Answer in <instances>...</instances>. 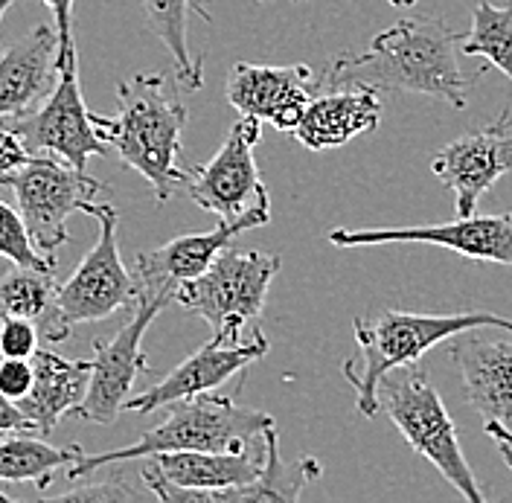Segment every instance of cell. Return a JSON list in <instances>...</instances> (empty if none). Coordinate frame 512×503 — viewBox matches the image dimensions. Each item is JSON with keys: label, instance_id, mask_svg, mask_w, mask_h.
I'll return each instance as SVG.
<instances>
[{"label": "cell", "instance_id": "obj_1", "mask_svg": "<svg viewBox=\"0 0 512 503\" xmlns=\"http://www.w3.org/2000/svg\"><path fill=\"white\" fill-rule=\"evenodd\" d=\"M457 32L443 18H402L379 32L367 53H341L323 67L320 88L370 85L466 108L469 79L457 62Z\"/></svg>", "mask_w": 512, "mask_h": 503}, {"label": "cell", "instance_id": "obj_2", "mask_svg": "<svg viewBox=\"0 0 512 503\" xmlns=\"http://www.w3.org/2000/svg\"><path fill=\"white\" fill-rule=\"evenodd\" d=\"M117 105L114 117L96 114V128L111 146V155L140 172L155 189L158 204H166L175 187L187 181L178 158L184 155L190 111L163 73H134L120 82Z\"/></svg>", "mask_w": 512, "mask_h": 503}, {"label": "cell", "instance_id": "obj_3", "mask_svg": "<svg viewBox=\"0 0 512 503\" xmlns=\"http://www.w3.org/2000/svg\"><path fill=\"white\" fill-rule=\"evenodd\" d=\"M274 428V416L256 408L239 405L233 396L198 393L190 399L172 402L169 416L140 434L126 448H114L105 454H79V460L67 469V480H82L102 466L149 460L166 451H242L265 440V431Z\"/></svg>", "mask_w": 512, "mask_h": 503}, {"label": "cell", "instance_id": "obj_4", "mask_svg": "<svg viewBox=\"0 0 512 503\" xmlns=\"http://www.w3.org/2000/svg\"><path fill=\"white\" fill-rule=\"evenodd\" d=\"M466 329H507L512 320L489 312H457V315H414V312H390L379 317H355L352 332L358 341V361H344V378L355 390V405L370 419L379 413V381L390 370L419 361L431 346L443 344L451 335Z\"/></svg>", "mask_w": 512, "mask_h": 503}, {"label": "cell", "instance_id": "obj_5", "mask_svg": "<svg viewBox=\"0 0 512 503\" xmlns=\"http://www.w3.org/2000/svg\"><path fill=\"white\" fill-rule=\"evenodd\" d=\"M379 408L393 419V425L416 454L434 463L466 501H486L472 466L463 457L457 428L422 364L411 361L405 367L390 370L379 381Z\"/></svg>", "mask_w": 512, "mask_h": 503}, {"label": "cell", "instance_id": "obj_6", "mask_svg": "<svg viewBox=\"0 0 512 503\" xmlns=\"http://www.w3.org/2000/svg\"><path fill=\"white\" fill-rule=\"evenodd\" d=\"M283 259L277 253L224 248L204 274L175 291V300L213 326V338L222 344H239L242 329L254 323L265 309L271 280Z\"/></svg>", "mask_w": 512, "mask_h": 503}, {"label": "cell", "instance_id": "obj_7", "mask_svg": "<svg viewBox=\"0 0 512 503\" xmlns=\"http://www.w3.org/2000/svg\"><path fill=\"white\" fill-rule=\"evenodd\" d=\"M18 198V213L27 224L32 245L56 262V251L70 242L67 219L105 192L102 181L64 163L56 155H30V160L6 181Z\"/></svg>", "mask_w": 512, "mask_h": 503}, {"label": "cell", "instance_id": "obj_8", "mask_svg": "<svg viewBox=\"0 0 512 503\" xmlns=\"http://www.w3.org/2000/svg\"><path fill=\"white\" fill-rule=\"evenodd\" d=\"M265 466V440L242 451H166L149 457L143 480L166 503H233Z\"/></svg>", "mask_w": 512, "mask_h": 503}, {"label": "cell", "instance_id": "obj_9", "mask_svg": "<svg viewBox=\"0 0 512 503\" xmlns=\"http://www.w3.org/2000/svg\"><path fill=\"white\" fill-rule=\"evenodd\" d=\"M6 123L30 155H56L82 172L91 158H114L96 128V114L82 99L76 64L59 70L53 91L38 108L21 117H6Z\"/></svg>", "mask_w": 512, "mask_h": 503}, {"label": "cell", "instance_id": "obj_10", "mask_svg": "<svg viewBox=\"0 0 512 503\" xmlns=\"http://www.w3.org/2000/svg\"><path fill=\"white\" fill-rule=\"evenodd\" d=\"M82 213L94 216L99 224L96 245L59 285V306L70 323H94L105 320L120 309L137 303L134 271H128L120 256V213L114 204L88 201Z\"/></svg>", "mask_w": 512, "mask_h": 503}, {"label": "cell", "instance_id": "obj_11", "mask_svg": "<svg viewBox=\"0 0 512 503\" xmlns=\"http://www.w3.org/2000/svg\"><path fill=\"white\" fill-rule=\"evenodd\" d=\"M259 137L262 123L256 117H242L230 128L222 149L187 175V192L201 210L216 213L224 221L239 219L251 210H271L268 189L254 160Z\"/></svg>", "mask_w": 512, "mask_h": 503}, {"label": "cell", "instance_id": "obj_12", "mask_svg": "<svg viewBox=\"0 0 512 503\" xmlns=\"http://www.w3.org/2000/svg\"><path fill=\"white\" fill-rule=\"evenodd\" d=\"M169 300L160 297H137L134 315L123 323L108 341H94V361H91V381L88 393L73 410L76 416L96 422V425H114L120 410L131 396L137 378L149 373L146 355H143V335L152 326V320Z\"/></svg>", "mask_w": 512, "mask_h": 503}, {"label": "cell", "instance_id": "obj_13", "mask_svg": "<svg viewBox=\"0 0 512 503\" xmlns=\"http://www.w3.org/2000/svg\"><path fill=\"white\" fill-rule=\"evenodd\" d=\"M335 248H367V245H405L425 242L460 253L478 262H498L512 268V213L501 216H460L446 224L422 227H379V230H332Z\"/></svg>", "mask_w": 512, "mask_h": 503}, {"label": "cell", "instance_id": "obj_14", "mask_svg": "<svg viewBox=\"0 0 512 503\" xmlns=\"http://www.w3.org/2000/svg\"><path fill=\"white\" fill-rule=\"evenodd\" d=\"M271 221V210H251L239 219L219 221L207 233H187L178 236L155 251H143L134 256V283L137 297H160L175 300V291L184 283L195 280L210 268V262L245 230H254Z\"/></svg>", "mask_w": 512, "mask_h": 503}, {"label": "cell", "instance_id": "obj_15", "mask_svg": "<svg viewBox=\"0 0 512 503\" xmlns=\"http://www.w3.org/2000/svg\"><path fill=\"white\" fill-rule=\"evenodd\" d=\"M512 169V128L504 111L492 126L451 140L431 160V172L454 195L457 216H472L480 195Z\"/></svg>", "mask_w": 512, "mask_h": 503}, {"label": "cell", "instance_id": "obj_16", "mask_svg": "<svg viewBox=\"0 0 512 503\" xmlns=\"http://www.w3.org/2000/svg\"><path fill=\"white\" fill-rule=\"evenodd\" d=\"M309 64L236 62L227 73V102L242 114L271 123L277 131H294L318 85Z\"/></svg>", "mask_w": 512, "mask_h": 503}, {"label": "cell", "instance_id": "obj_17", "mask_svg": "<svg viewBox=\"0 0 512 503\" xmlns=\"http://www.w3.org/2000/svg\"><path fill=\"white\" fill-rule=\"evenodd\" d=\"M265 352H268V338L259 329H254L251 341H239V344H222L213 338L210 344L192 352L187 361H181L169 376H163V381H158L155 387H146L140 396H128L123 410L152 413L198 393H213L224 381H230L236 373L259 361Z\"/></svg>", "mask_w": 512, "mask_h": 503}, {"label": "cell", "instance_id": "obj_18", "mask_svg": "<svg viewBox=\"0 0 512 503\" xmlns=\"http://www.w3.org/2000/svg\"><path fill=\"white\" fill-rule=\"evenodd\" d=\"M448 341L469 405L483 422H512V341L480 335L478 329L457 332Z\"/></svg>", "mask_w": 512, "mask_h": 503}, {"label": "cell", "instance_id": "obj_19", "mask_svg": "<svg viewBox=\"0 0 512 503\" xmlns=\"http://www.w3.org/2000/svg\"><path fill=\"white\" fill-rule=\"evenodd\" d=\"M379 123H382L379 91L370 85H347L312 96L291 134L306 149L323 152V149H338L361 134H373Z\"/></svg>", "mask_w": 512, "mask_h": 503}, {"label": "cell", "instance_id": "obj_20", "mask_svg": "<svg viewBox=\"0 0 512 503\" xmlns=\"http://www.w3.org/2000/svg\"><path fill=\"white\" fill-rule=\"evenodd\" d=\"M59 79L56 27H35L0 56V120L21 117L44 102Z\"/></svg>", "mask_w": 512, "mask_h": 503}, {"label": "cell", "instance_id": "obj_21", "mask_svg": "<svg viewBox=\"0 0 512 503\" xmlns=\"http://www.w3.org/2000/svg\"><path fill=\"white\" fill-rule=\"evenodd\" d=\"M32 387L24 399H18L27 413L35 434H53L64 413L79 408L88 393L91 381V361H67L50 349L32 352Z\"/></svg>", "mask_w": 512, "mask_h": 503}, {"label": "cell", "instance_id": "obj_22", "mask_svg": "<svg viewBox=\"0 0 512 503\" xmlns=\"http://www.w3.org/2000/svg\"><path fill=\"white\" fill-rule=\"evenodd\" d=\"M27 317L35 323L41 341L62 344L73 335V323L59 306L56 271H38L27 265H15L6 277H0V320Z\"/></svg>", "mask_w": 512, "mask_h": 503}, {"label": "cell", "instance_id": "obj_23", "mask_svg": "<svg viewBox=\"0 0 512 503\" xmlns=\"http://www.w3.org/2000/svg\"><path fill=\"white\" fill-rule=\"evenodd\" d=\"M149 30L163 41L175 62V79L184 91H201L204 85V53H192L190 15H198L201 21H213L207 0H140Z\"/></svg>", "mask_w": 512, "mask_h": 503}, {"label": "cell", "instance_id": "obj_24", "mask_svg": "<svg viewBox=\"0 0 512 503\" xmlns=\"http://www.w3.org/2000/svg\"><path fill=\"white\" fill-rule=\"evenodd\" d=\"M82 448L67 445L56 448L35 434H3L0 437V480L6 483H24L32 480L41 492L53 483V474L59 469H70L79 460Z\"/></svg>", "mask_w": 512, "mask_h": 503}, {"label": "cell", "instance_id": "obj_25", "mask_svg": "<svg viewBox=\"0 0 512 503\" xmlns=\"http://www.w3.org/2000/svg\"><path fill=\"white\" fill-rule=\"evenodd\" d=\"M320 474V463L315 457H300L294 463H286L280 457V440H277V425L265 431V466L251 486H245L236 501H277L294 503L300 498L303 486L309 480H315Z\"/></svg>", "mask_w": 512, "mask_h": 503}, {"label": "cell", "instance_id": "obj_26", "mask_svg": "<svg viewBox=\"0 0 512 503\" xmlns=\"http://www.w3.org/2000/svg\"><path fill=\"white\" fill-rule=\"evenodd\" d=\"M460 50L466 56H483L512 79V0L504 6L480 0L472 12V30L463 35Z\"/></svg>", "mask_w": 512, "mask_h": 503}, {"label": "cell", "instance_id": "obj_27", "mask_svg": "<svg viewBox=\"0 0 512 503\" xmlns=\"http://www.w3.org/2000/svg\"><path fill=\"white\" fill-rule=\"evenodd\" d=\"M0 256L9 259L12 265H27V268H38V271H56V262H50L44 253H38V248L32 245L21 213L12 210L3 201H0Z\"/></svg>", "mask_w": 512, "mask_h": 503}, {"label": "cell", "instance_id": "obj_28", "mask_svg": "<svg viewBox=\"0 0 512 503\" xmlns=\"http://www.w3.org/2000/svg\"><path fill=\"white\" fill-rule=\"evenodd\" d=\"M38 329L27 317H6L0 320V355L3 358H32L38 349Z\"/></svg>", "mask_w": 512, "mask_h": 503}, {"label": "cell", "instance_id": "obj_29", "mask_svg": "<svg viewBox=\"0 0 512 503\" xmlns=\"http://www.w3.org/2000/svg\"><path fill=\"white\" fill-rule=\"evenodd\" d=\"M56 15V35H59V70L76 64V41H73V3L76 0H44Z\"/></svg>", "mask_w": 512, "mask_h": 503}, {"label": "cell", "instance_id": "obj_30", "mask_svg": "<svg viewBox=\"0 0 512 503\" xmlns=\"http://www.w3.org/2000/svg\"><path fill=\"white\" fill-rule=\"evenodd\" d=\"M32 387L30 358H3L0 361V393L9 399H24Z\"/></svg>", "mask_w": 512, "mask_h": 503}, {"label": "cell", "instance_id": "obj_31", "mask_svg": "<svg viewBox=\"0 0 512 503\" xmlns=\"http://www.w3.org/2000/svg\"><path fill=\"white\" fill-rule=\"evenodd\" d=\"M27 160L30 152L24 149L21 137L9 128L6 120H0V184H6Z\"/></svg>", "mask_w": 512, "mask_h": 503}, {"label": "cell", "instance_id": "obj_32", "mask_svg": "<svg viewBox=\"0 0 512 503\" xmlns=\"http://www.w3.org/2000/svg\"><path fill=\"white\" fill-rule=\"evenodd\" d=\"M0 434H35V428L27 419V413L21 410V405L3 393H0Z\"/></svg>", "mask_w": 512, "mask_h": 503}, {"label": "cell", "instance_id": "obj_33", "mask_svg": "<svg viewBox=\"0 0 512 503\" xmlns=\"http://www.w3.org/2000/svg\"><path fill=\"white\" fill-rule=\"evenodd\" d=\"M79 498H88V501H94V498H111V501L128 498V501H134L137 492L123 486V483H102V486H85V489H67L64 495H59V501H79Z\"/></svg>", "mask_w": 512, "mask_h": 503}, {"label": "cell", "instance_id": "obj_34", "mask_svg": "<svg viewBox=\"0 0 512 503\" xmlns=\"http://www.w3.org/2000/svg\"><path fill=\"white\" fill-rule=\"evenodd\" d=\"M486 434L495 440L501 457H512V422H486Z\"/></svg>", "mask_w": 512, "mask_h": 503}, {"label": "cell", "instance_id": "obj_35", "mask_svg": "<svg viewBox=\"0 0 512 503\" xmlns=\"http://www.w3.org/2000/svg\"><path fill=\"white\" fill-rule=\"evenodd\" d=\"M12 3H18V0H0V21H3V15H6V9H9ZM0 56H3V44H0Z\"/></svg>", "mask_w": 512, "mask_h": 503}, {"label": "cell", "instance_id": "obj_36", "mask_svg": "<svg viewBox=\"0 0 512 503\" xmlns=\"http://www.w3.org/2000/svg\"><path fill=\"white\" fill-rule=\"evenodd\" d=\"M387 3H393V6H399V9H402V6H414L416 0H387Z\"/></svg>", "mask_w": 512, "mask_h": 503}, {"label": "cell", "instance_id": "obj_37", "mask_svg": "<svg viewBox=\"0 0 512 503\" xmlns=\"http://www.w3.org/2000/svg\"><path fill=\"white\" fill-rule=\"evenodd\" d=\"M0 503H9V498H6V495H3V492H0Z\"/></svg>", "mask_w": 512, "mask_h": 503}, {"label": "cell", "instance_id": "obj_38", "mask_svg": "<svg viewBox=\"0 0 512 503\" xmlns=\"http://www.w3.org/2000/svg\"><path fill=\"white\" fill-rule=\"evenodd\" d=\"M504 463H507V466H510V469H512V457H504Z\"/></svg>", "mask_w": 512, "mask_h": 503}, {"label": "cell", "instance_id": "obj_39", "mask_svg": "<svg viewBox=\"0 0 512 503\" xmlns=\"http://www.w3.org/2000/svg\"><path fill=\"white\" fill-rule=\"evenodd\" d=\"M291 3H309V0H291Z\"/></svg>", "mask_w": 512, "mask_h": 503}, {"label": "cell", "instance_id": "obj_40", "mask_svg": "<svg viewBox=\"0 0 512 503\" xmlns=\"http://www.w3.org/2000/svg\"><path fill=\"white\" fill-rule=\"evenodd\" d=\"M0 437H3V434H0Z\"/></svg>", "mask_w": 512, "mask_h": 503}]
</instances>
